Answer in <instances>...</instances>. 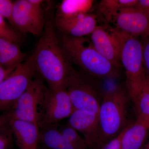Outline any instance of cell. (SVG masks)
<instances>
[{
    "instance_id": "cell-1",
    "label": "cell",
    "mask_w": 149,
    "mask_h": 149,
    "mask_svg": "<svg viewBox=\"0 0 149 149\" xmlns=\"http://www.w3.org/2000/svg\"><path fill=\"white\" fill-rule=\"evenodd\" d=\"M52 19L47 20L32 55L37 71L53 91L65 90L72 68L56 37Z\"/></svg>"
},
{
    "instance_id": "cell-2",
    "label": "cell",
    "mask_w": 149,
    "mask_h": 149,
    "mask_svg": "<svg viewBox=\"0 0 149 149\" xmlns=\"http://www.w3.org/2000/svg\"><path fill=\"white\" fill-rule=\"evenodd\" d=\"M60 45L65 58L92 76L113 78L119 75L118 68L104 57L84 37L63 35Z\"/></svg>"
},
{
    "instance_id": "cell-3",
    "label": "cell",
    "mask_w": 149,
    "mask_h": 149,
    "mask_svg": "<svg viewBox=\"0 0 149 149\" xmlns=\"http://www.w3.org/2000/svg\"><path fill=\"white\" fill-rule=\"evenodd\" d=\"M110 31L118 42L120 61L125 69L127 92L133 103L136 102L146 81L143 60L142 44L139 37L119 29Z\"/></svg>"
},
{
    "instance_id": "cell-4",
    "label": "cell",
    "mask_w": 149,
    "mask_h": 149,
    "mask_svg": "<svg viewBox=\"0 0 149 149\" xmlns=\"http://www.w3.org/2000/svg\"><path fill=\"white\" fill-rule=\"evenodd\" d=\"M129 99L128 92L120 87L109 90L103 95L98 114L99 148L118 136L130 123L127 122Z\"/></svg>"
},
{
    "instance_id": "cell-5",
    "label": "cell",
    "mask_w": 149,
    "mask_h": 149,
    "mask_svg": "<svg viewBox=\"0 0 149 149\" xmlns=\"http://www.w3.org/2000/svg\"><path fill=\"white\" fill-rule=\"evenodd\" d=\"M38 73L32 55L17 66L0 84V113L12 109Z\"/></svg>"
},
{
    "instance_id": "cell-6",
    "label": "cell",
    "mask_w": 149,
    "mask_h": 149,
    "mask_svg": "<svg viewBox=\"0 0 149 149\" xmlns=\"http://www.w3.org/2000/svg\"><path fill=\"white\" fill-rule=\"evenodd\" d=\"M66 90L75 110L98 115L103 96L92 83L72 67Z\"/></svg>"
},
{
    "instance_id": "cell-7",
    "label": "cell",
    "mask_w": 149,
    "mask_h": 149,
    "mask_svg": "<svg viewBox=\"0 0 149 149\" xmlns=\"http://www.w3.org/2000/svg\"><path fill=\"white\" fill-rule=\"evenodd\" d=\"M41 75H37L27 90L8 111L10 119H17L35 123L38 125L41 107L47 88Z\"/></svg>"
},
{
    "instance_id": "cell-8",
    "label": "cell",
    "mask_w": 149,
    "mask_h": 149,
    "mask_svg": "<svg viewBox=\"0 0 149 149\" xmlns=\"http://www.w3.org/2000/svg\"><path fill=\"white\" fill-rule=\"evenodd\" d=\"M42 0H18L13 2L11 24L23 33L41 35L45 27Z\"/></svg>"
},
{
    "instance_id": "cell-9",
    "label": "cell",
    "mask_w": 149,
    "mask_h": 149,
    "mask_svg": "<svg viewBox=\"0 0 149 149\" xmlns=\"http://www.w3.org/2000/svg\"><path fill=\"white\" fill-rule=\"evenodd\" d=\"M66 90L53 91L47 88L40 107L39 128L57 124L75 110Z\"/></svg>"
},
{
    "instance_id": "cell-10",
    "label": "cell",
    "mask_w": 149,
    "mask_h": 149,
    "mask_svg": "<svg viewBox=\"0 0 149 149\" xmlns=\"http://www.w3.org/2000/svg\"><path fill=\"white\" fill-rule=\"evenodd\" d=\"M113 21L120 31L136 37L149 38V16L136 7L121 9Z\"/></svg>"
},
{
    "instance_id": "cell-11",
    "label": "cell",
    "mask_w": 149,
    "mask_h": 149,
    "mask_svg": "<svg viewBox=\"0 0 149 149\" xmlns=\"http://www.w3.org/2000/svg\"><path fill=\"white\" fill-rule=\"evenodd\" d=\"M67 124L83 134L89 148H99L101 130L98 115L75 110Z\"/></svg>"
},
{
    "instance_id": "cell-12",
    "label": "cell",
    "mask_w": 149,
    "mask_h": 149,
    "mask_svg": "<svg viewBox=\"0 0 149 149\" xmlns=\"http://www.w3.org/2000/svg\"><path fill=\"white\" fill-rule=\"evenodd\" d=\"M96 18L94 15L88 13L68 18L56 17L54 20V25L63 35L75 37H84L91 35L97 26Z\"/></svg>"
},
{
    "instance_id": "cell-13",
    "label": "cell",
    "mask_w": 149,
    "mask_h": 149,
    "mask_svg": "<svg viewBox=\"0 0 149 149\" xmlns=\"http://www.w3.org/2000/svg\"><path fill=\"white\" fill-rule=\"evenodd\" d=\"M91 42L94 48L116 67L120 66V49L118 42L110 31L97 26L91 34Z\"/></svg>"
},
{
    "instance_id": "cell-14",
    "label": "cell",
    "mask_w": 149,
    "mask_h": 149,
    "mask_svg": "<svg viewBox=\"0 0 149 149\" xmlns=\"http://www.w3.org/2000/svg\"><path fill=\"white\" fill-rule=\"evenodd\" d=\"M9 124L19 149H37L40 141L37 124L14 119H10Z\"/></svg>"
},
{
    "instance_id": "cell-15",
    "label": "cell",
    "mask_w": 149,
    "mask_h": 149,
    "mask_svg": "<svg viewBox=\"0 0 149 149\" xmlns=\"http://www.w3.org/2000/svg\"><path fill=\"white\" fill-rule=\"evenodd\" d=\"M149 131V119L137 116L129 123L123 136L121 149H142Z\"/></svg>"
},
{
    "instance_id": "cell-16",
    "label": "cell",
    "mask_w": 149,
    "mask_h": 149,
    "mask_svg": "<svg viewBox=\"0 0 149 149\" xmlns=\"http://www.w3.org/2000/svg\"><path fill=\"white\" fill-rule=\"evenodd\" d=\"M26 54L17 44L0 39V65L6 69H15L24 61Z\"/></svg>"
},
{
    "instance_id": "cell-17",
    "label": "cell",
    "mask_w": 149,
    "mask_h": 149,
    "mask_svg": "<svg viewBox=\"0 0 149 149\" xmlns=\"http://www.w3.org/2000/svg\"><path fill=\"white\" fill-rule=\"evenodd\" d=\"M40 141L51 149H75L58 130V124L42 128Z\"/></svg>"
},
{
    "instance_id": "cell-18",
    "label": "cell",
    "mask_w": 149,
    "mask_h": 149,
    "mask_svg": "<svg viewBox=\"0 0 149 149\" xmlns=\"http://www.w3.org/2000/svg\"><path fill=\"white\" fill-rule=\"evenodd\" d=\"M93 3L92 0H63L59 5L56 17L68 18L88 13Z\"/></svg>"
},
{
    "instance_id": "cell-19",
    "label": "cell",
    "mask_w": 149,
    "mask_h": 149,
    "mask_svg": "<svg viewBox=\"0 0 149 149\" xmlns=\"http://www.w3.org/2000/svg\"><path fill=\"white\" fill-rule=\"evenodd\" d=\"M133 3L132 0H103L100 3L99 9L106 20L111 22L120 9L131 7Z\"/></svg>"
},
{
    "instance_id": "cell-20",
    "label": "cell",
    "mask_w": 149,
    "mask_h": 149,
    "mask_svg": "<svg viewBox=\"0 0 149 149\" xmlns=\"http://www.w3.org/2000/svg\"><path fill=\"white\" fill-rule=\"evenodd\" d=\"M58 130L66 138L75 149L89 148L87 142L84 138L78 134L77 130L68 124L58 126Z\"/></svg>"
},
{
    "instance_id": "cell-21",
    "label": "cell",
    "mask_w": 149,
    "mask_h": 149,
    "mask_svg": "<svg viewBox=\"0 0 149 149\" xmlns=\"http://www.w3.org/2000/svg\"><path fill=\"white\" fill-rule=\"evenodd\" d=\"M137 116L149 119V81L147 80L142 92L134 103Z\"/></svg>"
},
{
    "instance_id": "cell-22",
    "label": "cell",
    "mask_w": 149,
    "mask_h": 149,
    "mask_svg": "<svg viewBox=\"0 0 149 149\" xmlns=\"http://www.w3.org/2000/svg\"><path fill=\"white\" fill-rule=\"evenodd\" d=\"M13 141V133L9 123L0 131V149H9Z\"/></svg>"
},
{
    "instance_id": "cell-23",
    "label": "cell",
    "mask_w": 149,
    "mask_h": 149,
    "mask_svg": "<svg viewBox=\"0 0 149 149\" xmlns=\"http://www.w3.org/2000/svg\"><path fill=\"white\" fill-rule=\"evenodd\" d=\"M0 39L7 40L16 44L20 42L21 40L18 33L6 25H0Z\"/></svg>"
},
{
    "instance_id": "cell-24",
    "label": "cell",
    "mask_w": 149,
    "mask_h": 149,
    "mask_svg": "<svg viewBox=\"0 0 149 149\" xmlns=\"http://www.w3.org/2000/svg\"><path fill=\"white\" fill-rule=\"evenodd\" d=\"M143 60L146 80L149 81V38H142Z\"/></svg>"
},
{
    "instance_id": "cell-25",
    "label": "cell",
    "mask_w": 149,
    "mask_h": 149,
    "mask_svg": "<svg viewBox=\"0 0 149 149\" xmlns=\"http://www.w3.org/2000/svg\"><path fill=\"white\" fill-rule=\"evenodd\" d=\"M13 2L10 0H0V15L11 22Z\"/></svg>"
},
{
    "instance_id": "cell-26",
    "label": "cell",
    "mask_w": 149,
    "mask_h": 149,
    "mask_svg": "<svg viewBox=\"0 0 149 149\" xmlns=\"http://www.w3.org/2000/svg\"><path fill=\"white\" fill-rule=\"evenodd\" d=\"M128 125L118 136L110 140L109 142L103 146L101 149H121V141L123 136L124 135L125 130L128 128Z\"/></svg>"
},
{
    "instance_id": "cell-27",
    "label": "cell",
    "mask_w": 149,
    "mask_h": 149,
    "mask_svg": "<svg viewBox=\"0 0 149 149\" xmlns=\"http://www.w3.org/2000/svg\"><path fill=\"white\" fill-rule=\"evenodd\" d=\"M149 16V0H138L136 6Z\"/></svg>"
},
{
    "instance_id": "cell-28",
    "label": "cell",
    "mask_w": 149,
    "mask_h": 149,
    "mask_svg": "<svg viewBox=\"0 0 149 149\" xmlns=\"http://www.w3.org/2000/svg\"><path fill=\"white\" fill-rule=\"evenodd\" d=\"M9 120L8 111L4 112L0 115V131L8 124Z\"/></svg>"
},
{
    "instance_id": "cell-29",
    "label": "cell",
    "mask_w": 149,
    "mask_h": 149,
    "mask_svg": "<svg viewBox=\"0 0 149 149\" xmlns=\"http://www.w3.org/2000/svg\"><path fill=\"white\" fill-rule=\"evenodd\" d=\"M6 23L4 19L0 15V25H6Z\"/></svg>"
},
{
    "instance_id": "cell-30",
    "label": "cell",
    "mask_w": 149,
    "mask_h": 149,
    "mask_svg": "<svg viewBox=\"0 0 149 149\" xmlns=\"http://www.w3.org/2000/svg\"><path fill=\"white\" fill-rule=\"evenodd\" d=\"M142 149H148V146H147V143L145 145V146H144L143 148Z\"/></svg>"
},
{
    "instance_id": "cell-31",
    "label": "cell",
    "mask_w": 149,
    "mask_h": 149,
    "mask_svg": "<svg viewBox=\"0 0 149 149\" xmlns=\"http://www.w3.org/2000/svg\"><path fill=\"white\" fill-rule=\"evenodd\" d=\"M147 146H148V149H149V141L148 143H147Z\"/></svg>"
}]
</instances>
